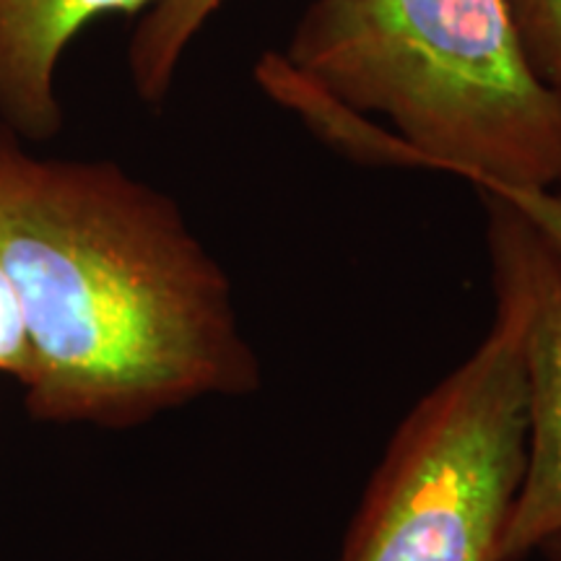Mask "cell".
Returning <instances> with one entry per match:
<instances>
[{
	"label": "cell",
	"instance_id": "30bf717a",
	"mask_svg": "<svg viewBox=\"0 0 561 561\" xmlns=\"http://www.w3.org/2000/svg\"><path fill=\"white\" fill-rule=\"evenodd\" d=\"M541 553H543V557L549 559V561H561V536L551 538V541L546 543L543 549H541Z\"/></svg>",
	"mask_w": 561,
	"mask_h": 561
},
{
	"label": "cell",
	"instance_id": "8992f818",
	"mask_svg": "<svg viewBox=\"0 0 561 561\" xmlns=\"http://www.w3.org/2000/svg\"><path fill=\"white\" fill-rule=\"evenodd\" d=\"M227 0H157L128 45V73L136 94L151 107L170 96L187 50Z\"/></svg>",
	"mask_w": 561,
	"mask_h": 561
},
{
	"label": "cell",
	"instance_id": "6da1fadb",
	"mask_svg": "<svg viewBox=\"0 0 561 561\" xmlns=\"http://www.w3.org/2000/svg\"><path fill=\"white\" fill-rule=\"evenodd\" d=\"M0 268L34 419L133 426L261 388L229 276L178 203L117 161L42 157L0 123Z\"/></svg>",
	"mask_w": 561,
	"mask_h": 561
},
{
	"label": "cell",
	"instance_id": "9c48e42d",
	"mask_svg": "<svg viewBox=\"0 0 561 561\" xmlns=\"http://www.w3.org/2000/svg\"><path fill=\"white\" fill-rule=\"evenodd\" d=\"M34 371L30 335L21 314L16 291L0 268V375H11L19 385H30Z\"/></svg>",
	"mask_w": 561,
	"mask_h": 561
},
{
	"label": "cell",
	"instance_id": "3957f363",
	"mask_svg": "<svg viewBox=\"0 0 561 561\" xmlns=\"http://www.w3.org/2000/svg\"><path fill=\"white\" fill-rule=\"evenodd\" d=\"M486 339L409 411L341 561H502L528 450L520 307L494 286Z\"/></svg>",
	"mask_w": 561,
	"mask_h": 561
},
{
	"label": "cell",
	"instance_id": "7a4b0ae2",
	"mask_svg": "<svg viewBox=\"0 0 561 561\" xmlns=\"http://www.w3.org/2000/svg\"><path fill=\"white\" fill-rule=\"evenodd\" d=\"M284 66L388 121L377 161L561 191V96L533 70L507 0H314Z\"/></svg>",
	"mask_w": 561,
	"mask_h": 561
},
{
	"label": "cell",
	"instance_id": "5b68a950",
	"mask_svg": "<svg viewBox=\"0 0 561 561\" xmlns=\"http://www.w3.org/2000/svg\"><path fill=\"white\" fill-rule=\"evenodd\" d=\"M157 0H0V123L26 140L53 138L66 115L58 73L73 39L110 13H146Z\"/></svg>",
	"mask_w": 561,
	"mask_h": 561
},
{
	"label": "cell",
	"instance_id": "52a82bcc",
	"mask_svg": "<svg viewBox=\"0 0 561 561\" xmlns=\"http://www.w3.org/2000/svg\"><path fill=\"white\" fill-rule=\"evenodd\" d=\"M533 70L561 96V0H507Z\"/></svg>",
	"mask_w": 561,
	"mask_h": 561
},
{
	"label": "cell",
	"instance_id": "277c9868",
	"mask_svg": "<svg viewBox=\"0 0 561 561\" xmlns=\"http://www.w3.org/2000/svg\"><path fill=\"white\" fill-rule=\"evenodd\" d=\"M483 206L491 278L523 320L528 450L502 543V561H523L561 536V261L507 203Z\"/></svg>",
	"mask_w": 561,
	"mask_h": 561
},
{
	"label": "cell",
	"instance_id": "ba28073f",
	"mask_svg": "<svg viewBox=\"0 0 561 561\" xmlns=\"http://www.w3.org/2000/svg\"><path fill=\"white\" fill-rule=\"evenodd\" d=\"M476 191L507 203L561 261V191L557 187L507 185V182H486V185H476Z\"/></svg>",
	"mask_w": 561,
	"mask_h": 561
}]
</instances>
